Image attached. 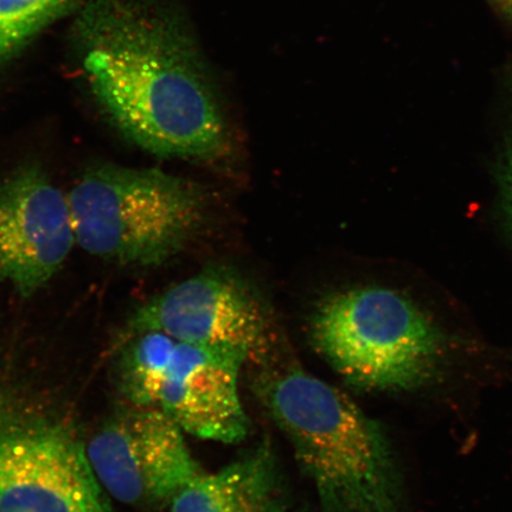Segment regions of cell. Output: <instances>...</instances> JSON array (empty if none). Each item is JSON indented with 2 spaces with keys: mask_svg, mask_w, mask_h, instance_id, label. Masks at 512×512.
Instances as JSON below:
<instances>
[{
  "mask_svg": "<svg viewBox=\"0 0 512 512\" xmlns=\"http://www.w3.org/2000/svg\"><path fill=\"white\" fill-rule=\"evenodd\" d=\"M96 98L125 136L159 157L214 160L229 131L200 53L170 14L124 19L86 59Z\"/></svg>",
  "mask_w": 512,
  "mask_h": 512,
  "instance_id": "6da1fadb",
  "label": "cell"
},
{
  "mask_svg": "<svg viewBox=\"0 0 512 512\" xmlns=\"http://www.w3.org/2000/svg\"><path fill=\"white\" fill-rule=\"evenodd\" d=\"M255 390L324 512H401L386 435L348 394L296 366L267 371Z\"/></svg>",
  "mask_w": 512,
  "mask_h": 512,
  "instance_id": "7a4b0ae2",
  "label": "cell"
},
{
  "mask_svg": "<svg viewBox=\"0 0 512 512\" xmlns=\"http://www.w3.org/2000/svg\"><path fill=\"white\" fill-rule=\"evenodd\" d=\"M68 203L76 243L123 266H159L181 253L207 220L200 185L156 169L96 164Z\"/></svg>",
  "mask_w": 512,
  "mask_h": 512,
  "instance_id": "3957f363",
  "label": "cell"
},
{
  "mask_svg": "<svg viewBox=\"0 0 512 512\" xmlns=\"http://www.w3.org/2000/svg\"><path fill=\"white\" fill-rule=\"evenodd\" d=\"M313 349L352 387L400 392L435 379L444 361L438 326L405 294L349 288L324 297L309 323Z\"/></svg>",
  "mask_w": 512,
  "mask_h": 512,
  "instance_id": "277c9868",
  "label": "cell"
},
{
  "mask_svg": "<svg viewBox=\"0 0 512 512\" xmlns=\"http://www.w3.org/2000/svg\"><path fill=\"white\" fill-rule=\"evenodd\" d=\"M248 357L159 331L123 338L118 384L128 405L156 408L192 437L238 444L249 432L239 379Z\"/></svg>",
  "mask_w": 512,
  "mask_h": 512,
  "instance_id": "5b68a950",
  "label": "cell"
},
{
  "mask_svg": "<svg viewBox=\"0 0 512 512\" xmlns=\"http://www.w3.org/2000/svg\"><path fill=\"white\" fill-rule=\"evenodd\" d=\"M0 512H113L72 428L2 383Z\"/></svg>",
  "mask_w": 512,
  "mask_h": 512,
  "instance_id": "8992f818",
  "label": "cell"
},
{
  "mask_svg": "<svg viewBox=\"0 0 512 512\" xmlns=\"http://www.w3.org/2000/svg\"><path fill=\"white\" fill-rule=\"evenodd\" d=\"M159 331L178 341L242 352L266 366L275 351L270 307L234 268L208 265L147 300L127 323L124 336Z\"/></svg>",
  "mask_w": 512,
  "mask_h": 512,
  "instance_id": "52a82bcc",
  "label": "cell"
},
{
  "mask_svg": "<svg viewBox=\"0 0 512 512\" xmlns=\"http://www.w3.org/2000/svg\"><path fill=\"white\" fill-rule=\"evenodd\" d=\"M86 453L107 494L138 508H169L203 472L181 427L156 408L120 409L95 433Z\"/></svg>",
  "mask_w": 512,
  "mask_h": 512,
  "instance_id": "ba28073f",
  "label": "cell"
},
{
  "mask_svg": "<svg viewBox=\"0 0 512 512\" xmlns=\"http://www.w3.org/2000/svg\"><path fill=\"white\" fill-rule=\"evenodd\" d=\"M75 243L68 197L40 165L25 163L0 183V283L31 297Z\"/></svg>",
  "mask_w": 512,
  "mask_h": 512,
  "instance_id": "9c48e42d",
  "label": "cell"
},
{
  "mask_svg": "<svg viewBox=\"0 0 512 512\" xmlns=\"http://www.w3.org/2000/svg\"><path fill=\"white\" fill-rule=\"evenodd\" d=\"M277 458L264 443L221 470L202 472L178 492L169 512H287Z\"/></svg>",
  "mask_w": 512,
  "mask_h": 512,
  "instance_id": "30bf717a",
  "label": "cell"
},
{
  "mask_svg": "<svg viewBox=\"0 0 512 512\" xmlns=\"http://www.w3.org/2000/svg\"><path fill=\"white\" fill-rule=\"evenodd\" d=\"M72 0H0V60L14 53Z\"/></svg>",
  "mask_w": 512,
  "mask_h": 512,
  "instance_id": "8fae6325",
  "label": "cell"
},
{
  "mask_svg": "<svg viewBox=\"0 0 512 512\" xmlns=\"http://www.w3.org/2000/svg\"><path fill=\"white\" fill-rule=\"evenodd\" d=\"M496 177L504 223L512 236V118L502 151L499 153Z\"/></svg>",
  "mask_w": 512,
  "mask_h": 512,
  "instance_id": "7c38bea8",
  "label": "cell"
},
{
  "mask_svg": "<svg viewBox=\"0 0 512 512\" xmlns=\"http://www.w3.org/2000/svg\"><path fill=\"white\" fill-rule=\"evenodd\" d=\"M489 2L499 14L512 19V0H489Z\"/></svg>",
  "mask_w": 512,
  "mask_h": 512,
  "instance_id": "4fadbf2b",
  "label": "cell"
}]
</instances>
